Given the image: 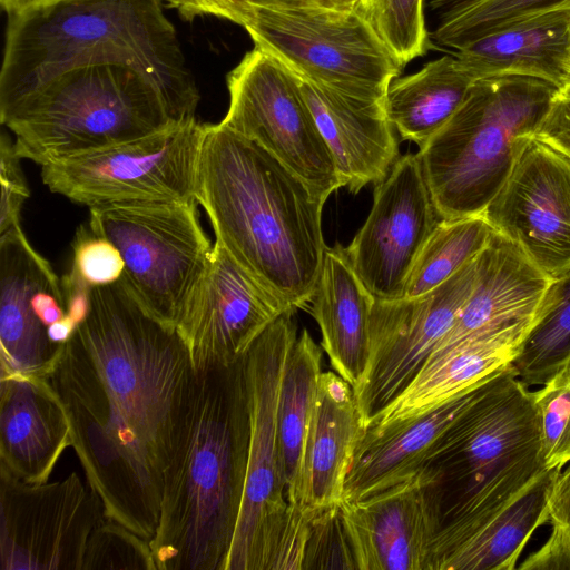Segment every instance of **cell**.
Instances as JSON below:
<instances>
[{"instance_id":"2","label":"cell","mask_w":570,"mask_h":570,"mask_svg":"<svg viewBox=\"0 0 570 570\" xmlns=\"http://www.w3.org/2000/svg\"><path fill=\"white\" fill-rule=\"evenodd\" d=\"M326 200L255 141L208 125L197 203L216 243L295 311L311 303L317 284Z\"/></svg>"},{"instance_id":"5","label":"cell","mask_w":570,"mask_h":570,"mask_svg":"<svg viewBox=\"0 0 570 570\" xmlns=\"http://www.w3.org/2000/svg\"><path fill=\"white\" fill-rule=\"evenodd\" d=\"M442 525L426 570L478 532L546 469L532 391L512 364L480 389L432 448Z\"/></svg>"},{"instance_id":"46","label":"cell","mask_w":570,"mask_h":570,"mask_svg":"<svg viewBox=\"0 0 570 570\" xmlns=\"http://www.w3.org/2000/svg\"><path fill=\"white\" fill-rule=\"evenodd\" d=\"M312 4L334 10H360L363 0H309Z\"/></svg>"},{"instance_id":"32","label":"cell","mask_w":570,"mask_h":570,"mask_svg":"<svg viewBox=\"0 0 570 570\" xmlns=\"http://www.w3.org/2000/svg\"><path fill=\"white\" fill-rule=\"evenodd\" d=\"M493 228L484 216L441 219L420 252L404 297H416L440 286L487 246Z\"/></svg>"},{"instance_id":"3","label":"cell","mask_w":570,"mask_h":570,"mask_svg":"<svg viewBox=\"0 0 570 570\" xmlns=\"http://www.w3.org/2000/svg\"><path fill=\"white\" fill-rule=\"evenodd\" d=\"M248 444L243 357L195 371L149 540L157 570H225L244 497Z\"/></svg>"},{"instance_id":"30","label":"cell","mask_w":570,"mask_h":570,"mask_svg":"<svg viewBox=\"0 0 570 570\" xmlns=\"http://www.w3.org/2000/svg\"><path fill=\"white\" fill-rule=\"evenodd\" d=\"M322 352L309 332L302 330L289 351L279 387L277 435L281 466L286 500L301 515L305 450L322 373Z\"/></svg>"},{"instance_id":"17","label":"cell","mask_w":570,"mask_h":570,"mask_svg":"<svg viewBox=\"0 0 570 570\" xmlns=\"http://www.w3.org/2000/svg\"><path fill=\"white\" fill-rule=\"evenodd\" d=\"M295 311L255 281L215 243L210 264L176 330L195 371L239 361L265 328Z\"/></svg>"},{"instance_id":"41","label":"cell","mask_w":570,"mask_h":570,"mask_svg":"<svg viewBox=\"0 0 570 570\" xmlns=\"http://www.w3.org/2000/svg\"><path fill=\"white\" fill-rule=\"evenodd\" d=\"M521 570L570 569V539L558 527L552 525L548 540L520 564Z\"/></svg>"},{"instance_id":"16","label":"cell","mask_w":570,"mask_h":570,"mask_svg":"<svg viewBox=\"0 0 570 570\" xmlns=\"http://www.w3.org/2000/svg\"><path fill=\"white\" fill-rule=\"evenodd\" d=\"M440 220L417 155L400 157L376 184L371 212L344 248L375 299L404 297L412 267Z\"/></svg>"},{"instance_id":"7","label":"cell","mask_w":570,"mask_h":570,"mask_svg":"<svg viewBox=\"0 0 570 570\" xmlns=\"http://www.w3.org/2000/svg\"><path fill=\"white\" fill-rule=\"evenodd\" d=\"M17 154L40 166L134 140L178 124L139 70L105 62L67 70L1 121Z\"/></svg>"},{"instance_id":"23","label":"cell","mask_w":570,"mask_h":570,"mask_svg":"<svg viewBox=\"0 0 570 570\" xmlns=\"http://www.w3.org/2000/svg\"><path fill=\"white\" fill-rule=\"evenodd\" d=\"M551 282L519 247L493 230L478 255L469 299L428 361L478 333L533 320Z\"/></svg>"},{"instance_id":"42","label":"cell","mask_w":570,"mask_h":570,"mask_svg":"<svg viewBox=\"0 0 570 570\" xmlns=\"http://www.w3.org/2000/svg\"><path fill=\"white\" fill-rule=\"evenodd\" d=\"M549 521L570 539V465L559 471L548 498Z\"/></svg>"},{"instance_id":"21","label":"cell","mask_w":570,"mask_h":570,"mask_svg":"<svg viewBox=\"0 0 570 570\" xmlns=\"http://www.w3.org/2000/svg\"><path fill=\"white\" fill-rule=\"evenodd\" d=\"M53 273L20 225L0 235V375L49 376L63 344L49 340L32 296Z\"/></svg>"},{"instance_id":"27","label":"cell","mask_w":570,"mask_h":570,"mask_svg":"<svg viewBox=\"0 0 570 570\" xmlns=\"http://www.w3.org/2000/svg\"><path fill=\"white\" fill-rule=\"evenodd\" d=\"M374 299L344 248L326 247L309 312L320 327L321 347L332 367L353 389L366 368Z\"/></svg>"},{"instance_id":"26","label":"cell","mask_w":570,"mask_h":570,"mask_svg":"<svg viewBox=\"0 0 570 570\" xmlns=\"http://www.w3.org/2000/svg\"><path fill=\"white\" fill-rule=\"evenodd\" d=\"M452 53L474 81L522 76L544 80L559 88L568 82L570 9L518 21Z\"/></svg>"},{"instance_id":"39","label":"cell","mask_w":570,"mask_h":570,"mask_svg":"<svg viewBox=\"0 0 570 570\" xmlns=\"http://www.w3.org/2000/svg\"><path fill=\"white\" fill-rule=\"evenodd\" d=\"M534 137L570 158V81L557 88Z\"/></svg>"},{"instance_id":"19","label":"cell","mask_w":570,"mask_h":570,"mask_svg":"<svg viewBox=\"0 0 570 570\" xmlns=\"http://www.w3.org/2000/svg\"><path fill=\"white\" fill-rule=\"evenodd\" d=\"M297 78L343 187L357 194L368 184L383 181L399 159L395 128L384 100L356 99Z\"/></svg>"},{"instance_id":"47","label":"cell","mask_w":570,"mask_h":570,"mask_svg":"<svg viewBox=\"0 0 570 570\" xmlns=\"http://www.w3.org/2000/svg\"><path fill=\"white\" fill-rule=\"evenodd\" d=\"M253 7H295L312 4L309 0H248Z\"/></svg>"},{"instance_id":"1","label":"cell","mask_w":570,"mask_h":570,"mask_svg":"<svg viewBox=\"0 0 570 570\" xmlns=\"http://www.w3.org/2000/svg\"><path fill=\"white\" fill-rule=\"evenodd\" d=\"M194 376L178 331L148 314L121 279L91 288L89 314L48 376L105 515L147 540Z\"/></svg>"},{"instance_id":"18","label":"cell","mask_w":570,"mask_h":570,"mask_svg":"<svg viewBox=\"0 0 570 570\" xmlns=\"http://www.w3.org/2000/svg\"><path fill=\"white\" fill-rule=\"evenodd\" d=\"M341 518L358 570H426L442 525L435 472L414 475L373 495L342 502Z\"/></svg>"},{"instance_id":"12","label":"cell","mask_w":570,"mask_h":570,"mask_svg":"<svg viewBox=\"0 0 570 570\" xmlns=\"http://www.w3.org/2000/svg\"><path fill=\"white\" fill-rule=\"evenodd\" d=\"M227 89L220 125L262 146L317 194L328 198L343 187L299 80L285 65L254 46L227 75Z\"/></svg>"},{"instance_id":"48","label":"cell","mask_w":570,"mask_h":570,"mask_svg":"<svg viewBox=\"0 0 570 570\" xmlns=\"http://www.w3.org/2000/svg\"><path fill=\"white\" fill-rule=\"evenodd\" d=\"M570 81V63H569V67H568V82Z\"/></svg>"},{"instance_id":"44","label":"cell","mask_w":570,"mask_h":570,"mask_svg":"<svg viewBox=\"0 0 570 570\" xmlns=\"http://www.w3.org/2000/svg\"><path fill=\"white\" fill-rule=\"evenodd\" d=\"M76 327V323L68 315H65L48 326L49 340L55 344L62 345L69 341Z\"/></svg>"},{"instance_id":"6","label":"cell","mask_w":570,"mask_h":570,"mask_svg":"<svg viewBox=\"0 0 570 570\" xmlns=\"http://www.w3.org/2000/svg\"><path fill=\"white\" fill-rule=\"evenodd\" d=\"M557 87L502 76L475 80L450 120L416 154L441 219L481 215L535 135Z\"/></svg>"},{"instance_id":"20","label":"cell","mask_w":570,"mask_h":570,"mask_svg":"<svg viewBox=\"0 0 570 570\" xmlns=\"http://www.w3.org/2000/svg\"><path fill=\"white\" fill-rule=\"evenodd\" d=\"M533 320L478 333L428 361L404 391L372 416L366 429L424 415L481 386L513 363Z\"/></svg>"},{"instance_id":"43","label":"cell","mask_w":570,"mask_h":570,"mask_svg":"<svg viewBox=\"0 0 570 570\" xmlns=\"http://www.w3.org/2000/svg\"><path fill=\"white\" fill-rule=\"evenodd\" d=\"M66 298V315L78 326L89 314L91 305V287L70 269L61 278Z\"/></svg>"},{"instance_id":"25","label":"cell","mask_w":570,"mask_h":570,"mask_svg":"<svg viewBox=\"0 0 570 570\" xmlns=\"http://www.w3.org/2000/svg\"><path fill=\"white\" fill-rule=\"evenodd\" d=\"M482 385L424 415L364 429L354 449L342 502L362 500L414 475Z\"/></svg>"},{"instance_id":"34","label":"cell","mask_w":570,"mask_h":570,"mask_svg":"<svg viewBox=\"0 0 570 570\" xmlns=\"http://www.w3.org/2000/svg\"><path fill=\"white\" fill-rule=\"evenodd\" d=\"M360 11L402 67L430 49L424 0H363Z\"/></svg>"},{"instance_id":"10","label":"cell","mask_w":570,"mask_h":570,"mask_svg":"<svg viewBox=\"0 0 570 570\" xmlns=\"http://www.w3.org/2000/svg\"><path fill=\"white\" fill-rule=\"evenodd\" d=\"M245 29L297 77L356 99L383 101L402 69L360 10L254 7Z\"/></svg>"},{"instance_id":"38","label":"cell","mask_w":570,"mask_h":570,"mask_svg":"<svg viewBox=\"0 0 570 570\" xmlns=\"http://www.w3.org/2000/svg\"><path fill=\"white\" fill-rule=\"evenodd\" d=\"M13 141L3 132L0 144V235L20 225V212L29 188Z\"/></svg>"},{"instance_id":"31","label":"cell","mask_w":570,"mask_h":570,"mask_svg":"<svg viewBox=\"0 0 570 570\" xmlns=\"http://www.w3.org/2000/svg\"><path fill=\"white\" fill-rule=\"evenodd\" d=\"M570 365V271L553 278L512 367L528 387Z\"/></svg>"},{"instance_id":"15","label":"cell","mask_w":570,"mask_h":570,"mask_svg":"<svg viewBox=\"0 0 570 570\" xmlns=\"http://www.w3.org/2000/svg\"><path fill=\"white\" fill-rule=\"evenodd\" d=\"M546 275L570 271V158L530 137L482 213Z\"/></svg>"},{"instance_id":"8","label":"cell","mask_w":570,"mask_h":570,"mask_svg":"<svg viewBox=\"0 0 570 570\" xmlns=\"http://www.w3.org/2000/svg\"><path fill=\"white\" fill-rule=\"evenodd\" d=\"M286 311L243 356L249 412L244 497L225 570L303 569L312 522L286 500L277 409L287 357L298 332Z\"/></svg>"},{"instance_id":"36","label":"cell","mask_w":570,"mask_h":570,"mask_svg":"<svg viewBox=\"0 0 570 570\" xmlns=\"http://www.w3.org/2000/svg\"><path fill=\"white\" fill-rule=\"evenodd\" d=\"M157 570L149 540L105 517L91 532L81 570Z\"/></svg>"},{"instance_id":"9","label":"cell","mask_w":570,"mask_h":570,"mask_svg":"<svg viewBox=\"0 0 570 570\" xmlns=\"http://www.w3.org/2000/svg\"><path fill=\"white\" fill-rule=\"evenodd\" d=\"M197 202H119L90 207L89 227L120 252L121 281L144 309L177 327L210 264Z\"/></svg>"},{"instance_id":"11","label":"cell","mask_w":570,"mask_h":570,"mask_svg":"<svg viewBox=\"0 0 570 570\" xmlns=\"http://www.w3.org/2000/svg\"><path fill=\"white\" fill-rule=\"evenodd\" d=\"M209 124L197 119L41 166L50 191L90 207L119 202H197Z\"/></svg>"},{"instance_id":"37","label":"cell","mask_w":570,"mask_h":570,"mask_svg":"<svg viewBox=\"0 0 570 570\" xmlns=\"http://www.w3.org/2000/svg\"><path fill=\"white\" fill-rule=\"evenodd\" d=\"M71 269L88 286L97 287L118 282L125 263L118 248L106 237L91 228L79 226L72 240Z\"/></svg>"},{"instance_id":"14","label":"cell","mask_w":570,"mask_h":570,"mask_svg":"<svg viewBox=\"0 0 570 570\" xmlns=\"http://www.w3.org/2000/svg\"><path fill=\"white\" fill-rule=\"evenodd\" d=\"M0 569L81 570L87 542L106 517L77 473L26 483L0 470Z\"/></svg>"},{"instance_id":"22","label":"cell","mask_w":570,"mask_h":570,"mask_svg":"<svg viewBox=\"0 0 570 570\" xmlns=\"http://www.w3.org/2000/svg\"><path fill=\"white\" fill-rule=\"evenodd\" d=\"M69 446V421L48 377L0 375V470L26 483L48 482Z\"/></svg>"},{"instance_id":"28","label":"cell","mask_w":570,"mask_h":570,"mask_svg":"<svg viewBox=\"0 0 570 570\" xmlns=\"http://www.w3.org/2000/svg\"><path fill=\"white\" fill-rule=\"evenodd\" d=\"M560 470H544L478 532L432 570H513L534 533L549 521L548 498Z\"/></svg>"},{"instance_id":"29","label":"cell","mask_w":570,"mask_h":570,"mask_svg":"<svg viewBox=\"0 0 570 570\" xmlns=\"http://www.w3.org/2000/svg\"><path fill=\"white\" fill-rule=\"evenodd\" d=\"M473 82L453 55L443 56L391 81L386 116L403 139L421 148L455 114Z\"/></svg>"},{"instance_id":"45","label":"cell","mask_w":570,"mask_h":570,"mask_svg":"<svg viewBox=\"0 0 570 570\" xmlns=\"http://www.w3.org/2000/svg\"><path fill=\"white\" fill-rule=\"evenodd\" d=\"M48 1L50 0H0V3L8 16H14Z\"/></svg>"},{"instance_id":"24","label":"cell","mask_w":570,"mask_h":570,"mask_svg":"<svg viewBox=\"0 0 570 570\" xmlns=\"http://www.w3.org/2000/svg\"><path fill=\"white\" fill-rule=\"evenodd\" d=\"M364 430L354 390L322 372L306 442L301 511L313 521L341 505L356 442Z\"/></svg>"},{"instance_id":"35","label":"cell","mask_w":570,"mask_h":570,"mask_svg":"<svg viewBox=\"0 0 570 570\" xmlns=\"http://www.w3.org/2000/svg\"><path fill=\"white\" fill-rule=\"evenodd\" d=\"M540 455L546 470L570 462V365L532 391Z\"/></svg>"},{"instance_id":"33","label":"cell","mask_w":570,"mask_h":570,"mask_svg":"<svg viewBox=\"0 0 570 570\" xmlns=\"http://www.w3.org/2000/svg\"><path fill=\"white\" fill-rule=\"evenodd\" d=\"M564 9L570 0H449L433 37L454 51L518 21Z\"/></svg>"},{"instance_id":"13","label":"cell","mask_w":570,"mask_h":570,"mask_svg":"<svg viewBox=\"0 0 570 570\" xmlns=\"http://www.w3.org/2000/svg\"><path fill=\"white\" fill-rule=\"evenodd\" d=\"M476 272L478 256L421 296L374 299L366 368L353 389L364 429L404 391L450 331L473 291Z\"/></svg>"},{"instance_id":"40","label":"cell","mask_w":570,"mask_h":570,"mask_svg":"<svg viewBox=\"0 0 570 570\" xmlns=\"http://www.w3.org/2000/svg\"><path fill=\"white\" fill-rule=\"evenodd\" d=\"M175 9L186 21L197 17L214 16L245 28L250 21L254 7L248 0H160Z\"/></svg>"},{"instance_id":"4","label":"cell","mask_w":570,"mask_h":570,"mask_svg":"<svg viewBox=\"0 0 570 570\" xmlns=\"http://www.w3.org/2000/svg\"><path fill=\"white\" fill-rule=\"evenodd\" d=\"M105 62L144 73L175 121L196 119L199 92L160 0H51L8 16L0 120L58 75Z\"/></svg>"}]
</instances>
